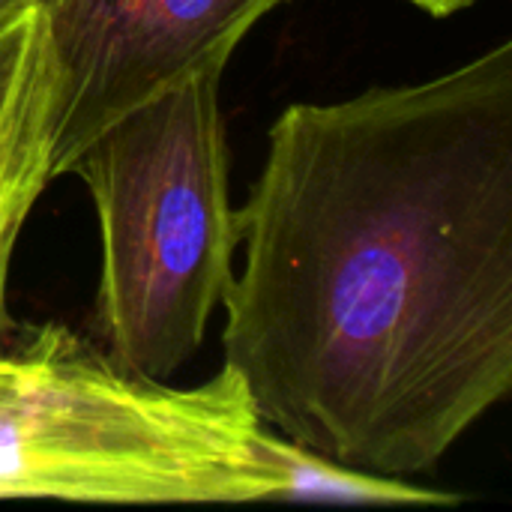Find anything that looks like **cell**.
<instances>
[{
  "label": "cell",
  "mask_w": 512,
  "mask_h": 512,
  "mask_svg": "<svg viewBox=\"0 0 512 512\" xmlns=\"http://www.w3.org/2000/svg\"><path fill=\"white\" fill-rule=\"evenodd\" d=\"M408 3H414L417 9H423V12L435 15V18H447V15H453L459 9H468L477 0H408Z\"/></svg>",
  "instance_id": "cell-7"
},
{
  "label": "cell",
  "mask_w": 512,
  "mask_h": 512,
  "mask_svg": "<svg viewBox=\"0 0 512 512\" xmlns=\"http://www.w3.org/2000/svg\"><path fill=\"white\" fill-rule=\"evenodd\" d=\"M0 363H3V357H0Z\"/></svg>",
  "instance_id": "cell-10"
},
{
  "label": "cell",
  "mask_w": 512,
  "mask_h": 512,
  "mask_svg": "<svg viewBox=\"0 0 512 512\" xmlns=\"http://www.w3.org/2000/svg\"><path fill=\"white\" fill-rule=\"evenodd\" d=\"M225 69H204L108 123L69 165L99 225L96 327L111 363L168 381L204 345L234 279L240 210L231 204L219 108Z\"/></svg>",
  "instance_id": "cell-3"
},
{
  "label": "cell",
  "mask_w": 512,
  "mask_h": 512,
  "mask_svg": "<svg viewBox=\"0 0 512 512\" xmlns=\"http://www.w3.org/2000/svg\"><path fill=\"white\" fill-rule=\"evenodd\" d=\"M240 246L222 345L261 423L354 471H432L512 387L510 39L285 108Z\"/></svg>",
  "instance_id": "cell-1"
},
{
  "label": "cell",
  "mask_w": 512,
  "mask_h": 512,
  "mask_svg": "<svg viewBox=\"0 0 512 512\" xmlns=\"http://www.w3.org/2000/svg\"><path fill=\"white\" fill-rule=\"evenodd\" d=\"M21 6H27V0H0V24H3L12 12H18Z\"/></svg>",
  "instance_id": "cell-8"
},
{
  "label": "cell",
  "mask_w": 512,
  "mask_h": 512,
  "mask_svg": "<svg viewBox=\"0 0 512 512\" xmlns=\"http://www.w3.org/2000/svg\"><path fill=\"white\" fill-rule=\"evenodd\" d=\"M264 462L276 477V501H345L375 507H453L459 495L411 486L399 477H381L336 465L282 435L264 432Z\"/></svg>",
  "instance_id": "cell-6"
},
{
  "label": "cell",
  "mask_w": 512,
  "mask_h": 512,
  "mask_svg": "<svg viewBox=\"0 0 512 512\" xmlns=\"http://www.w3.org/2000/svg\"><path fill=\"white\" fill-rule=\"evenodd\" d=\"M285 0H48L51 171L117 117L204 69H225L237 42Z\"/></svg>",
  "instance_id": "cell-4"
},
{
  "label": "cell",
  "mask_w": 512,
  "mask_h": 512,
  "mask_svg": "<svg viewBox=\"0 0 512 512\" xmlns=\"http://www.w3.org/2000/svg\"><path fill=\"white\" fill-rule=\"evenodd\" d=\"M27 3H33V6H45L48 0H27Z\"/></svg>",
  "instance_id": "cell-9"
},
{
  "label": "cell",
  "mask_w": 512,
  "mask_h": 512,
  "mask_svg": "<svg viewBox=\"0 0 512 512\" xmlns=\"http://www.w3.org/2000/svg\"><path fill=\"white\" fill-rule=\"evenodd\" d=\"M54 180L51 90L42 9L27 3L0 24V357L6 354V285L18 234Z\"/></svg>",
  "instance_id": "cell-5"
},
{
  "label": "cell",
  "mask_w": 512,
  "mask_h": 512,
  "mask_svg": "<svg viewBox=\"0 0 512 512\" xmlns=\"http://www.w3.org/2000/svg\"><path fill=\"white\" fill-rule=\"evenodd\" d=\"M264 423L222 366L198 387L120 369L66 327L21 330L0 363V498L276 501Z\"/></svg>",
  "instance_id": "cell-2"
}]
</instances>
